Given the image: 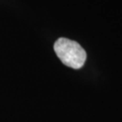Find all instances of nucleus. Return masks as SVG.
Listing matches in <instances>:
<instances>
[{
	"mask_svg": "<svg viewBox=\"0 0 122 122\" xmlns=\"http://www.w3.org/2000/svg\"><path fill=\"white\" fill-rule=\"evenodd\" d=\"M53 48L61 62L72 69H81L86 61V52L74 41L67 38H59L55 42Z\"/></svg>",
	"mask_w": 122,
	"mask_h": 122,
	"instance_id": "nucleus-1",
	"label": "nucleus"
}]
</instances>
